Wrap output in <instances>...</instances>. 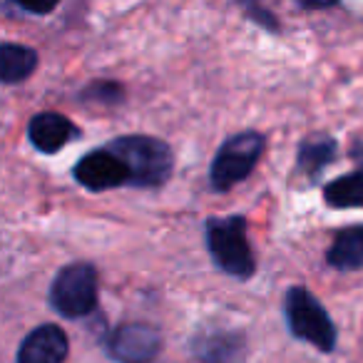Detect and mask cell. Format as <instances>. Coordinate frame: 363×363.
<instances>
[{
    "label": "cell",
    "mask_w": 363,
    "mask_h": 363,
    "mask_svg": "<svg viewBox=\"0 0 363 363\" xmlns=\"http://www.w3.org/2000/svg\"><path fill=\"white\" fill-rule=\"evenodd\" d=\"M204 239L219 272L227 277L247 281L257 272L252 244L247 237V219L242 214L229 217H209L204 222Z\"/></svg>",
    "instance_id": "obj_1"
},
{
    "label": "cell",
    "mask_w": 363,
    "mask_h": 363,
    "mask_svg": "<svg viewBox=\"0 0 363 363\" xmlns=\"http://www.w3.org/2000/svg\"><path fill=\"white\" fill-rule=\"evenodd\" d=\"M112 152L127 164L132 174L135 189H152L160 187L169 179L174 155L164 140H157L150 135H122L107 142Z\"/></svg>",
    "instance_id": "obj_2"
},
{
    "label": "cell",
    "mask_w": 363,
    "mask_h": 363,
    "mask_svg": "<svg viewBox=\"0 0 363 363\" xmlns=\"http://www.w3.org/2000/svg\"><path fill=\"white\" fill-rule=\"evenodd\" d=\"M284 318L294 338L311 343L321 353H333L338 328L323 303L306 286H291L284 296Z\"/></svg>",
    "instance_id": "obj_3"
},
{
    "label": "cell",
    "mask_w": 363,
    "mask_h": 363,
    "mask_svg": "<svg viewBox=\"0 0 363 363\" xmlns=\"http://www.w3.org/2000/svg\"><path fill=\"white\" fill-rule=\"evenodd\" d=\"M52 311L62 318H85L97 308V269L90 262H72L55 274L48 294Z\"/></svg>",
    "instance_id": "obj_4"
},
{
    "label": "cell",
    "mask_w": 363,
    "mask_h": 363,
    "mask_svg": "<svg viewBox=\"0 0 363 363\" xmlns=\"http://www.w3.org/2000/svg\"><path fill=\"white\" fill-rule=\"evenodd\" d=\"M264 155V135L254 130H244L227 137L217 150L209 167V184L214 192H229L234 184L244 182L254 172L257 162Z\"/></svg>",
    "instance_id": "obj_5"
},
{
    "label": "cell",
    "mask_w": 363,
    "mask_h": 363,
    "mask_svg": "<svg viewBox=\"0 0 363 363\" xmlns=\"http://www.w3.org/2000/svg\"><path fill=\"white\" fill-rule=\"evenodd\" d=\"M160 351L162 333L152 323H122L105 338V353L115 363H152Z\"/></svg>",
    "instance_id": "obj_6"
},
{
    "label": "cell",
    "mask_w": 363,
    "mask_h": 363,
    "mask_svg": "<svg viewBox=\"0 0 363 363\" xmlns=\"http://www.w3.org/2000/svg\"><path fill=\"white\" fill-rule=\"evenodd\" d=\"M72 177L87 192H107V189L130 187L132 184V174L127 164L107 145L87 152L72 167Z\"/></svg>",
    "instance_id": "obj_7"
},
{
    "label": "cell",
    "mask_w": 363,
    "mask_h": 363,
    "mask_svg": "<svg viewBox=\"0 0 363 363\" xmlns=\"http://www.w3.org/2000/svg\"><path fill=\"white\" fill-rule=\"evenodd\" d=\"M67 351L70 343L65 331L55 323H43L23 338L18 348V363H65Z\"/></svg>",
    "instance_id": "obj_8"
},
{
    "label": "cell",
    "mask_w": 363,
    "mask_h": 363,
    "mask_svg": "<svg viewBox=\"0 0 363 363\" xmlns=\"http://www.w3.org/2000/svg\"><path fill=\"white\" fill-rule=\"evenodd\" d=\"M77 137L80 130L60 112H38L28 122V140L43 155H55Z\"/></svg>",
    "instance_id": "obj_9"
},
{
    "label": "cell",
    "mask_w": 363,
    "mask_h": 363,
    "mask_svg": "<svg viewBox=\"0 0 363 363\" xmlns=\"http://www.w3.org/2000/svg\"><path fill=\"white\" fill-rule=\"evenodd\" d=\"M338 142L331 135H311L298 145L296 152V169L306 179H316L321 172L336 160Z\"/></svg>",
    "instance_id": "obj_10"
},
{
    "label": "cell",
    "mask_w": 363,
    "mask_h": 363,
    "mask_svg": "<svg viewBox=\"0 0 363 363\" xmlns=\"http://www.w3.org/2000/svg\"><path fill=\"white\" fill-rule=\"evenodd\" d=\"M326 264L343 274L363 269V224L346 227L333 237L326 252Z\"/></svg>",
    "instance_id": "obj_11"
},
{
    "label": "cell",
    "mask_w": 363,
    "mask_h": 363,
    "mask_svg": "<svg viewBox=\"0 0 363 363\" xmlns=\"http://www.w3.org/2000/svg\"><path fill=\"white\" fill-rule=\"evenodd\" d=\"M194 356L202 363H239L244 356V338L239 333H209L192 341Z\"/></svg>",
    "instance_id": "obj_12"
},
{
    "label": "cell",
    "mask_w": 363,
    "mask_h": 363,
    "mask_svg": "<svg viewBox=\"0 0 363 363\" xmlns=\"http://www.w3.org/2000/svg\"><path fill=\"white\" fill-rule=\"evenodd\" d=\"M38 67V52L28 45L6 40L0 45V80L6 85H16L30 77Z\"/></svg>",
    "instance_id": "obj_13"
},
{
    "label": "cell",
    "mask_w": 363,
    "mask_h": 363,
    "mask_svg": "<svg viewBox=\"0 0 363 363\" xmlns=\"http://www.w3.org/2000/svg\"><path fill=\"white\" fill-rule=\"evenodd\" d=\"M323 199L333 209H363V167L328 182Z\"/></svg>",
    "instance_id": "obj_14"
},
{
    "label": "cell",
    "mask_w": 363,
    "mask_h": 363,
    "mask_svg": "<svg viewBox=\"0 0 363 363\" xmlns=\"http://www.w3.org/2000/svg\"><path fill=\"white\" fill-rule=\"evenodd\" d=\"M125 92L112 80H95L80 92V102H97V105H120Z\"/></svg>",
    "instance_id": "obj_15"
},
{
    "label": "cell",
    "mask_w": 363,
    "mask_h": 363,
    "mask_svg": "<svg viewBox=\"0 0 363 363\" xmlns=\"http://www.w3.org/2000/svg\"><path fill=\"white\" fill-rule=\"evenodd\" d=\"M247 13L249 16L254 18V23H259V26H264V28H269V30H279V26L274 21H277V18L274 16H269L267 11H264V8H257V6H247Z\"/></svg>",
    "instance_id": "obj_16"
},
{
    "label": "cell",
    "mask_w": 363,
    "mask_h": 363,
    "mask_svg": "<svg viewBox=\"0 0 363 363\" xmlns=\"http://www.w3.org/2000/svg\"><path fill=\"white\" fill-rule=\"evenodd\" d=\"M303 11H326V8H333V3H301Z\"/></svg>",
    "instance_id": "obj_17"
}]
</instances>
